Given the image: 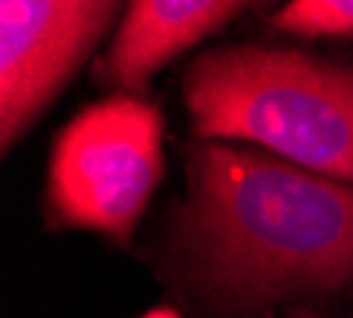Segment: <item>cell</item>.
Wrapping results in <instances>:
<instances>
[{"mask_svg": "<svg viewBox=\"0 0 353 318\" xmlns=\"http://www.w3.org/2000/svg\"><path fill=\"white\" fill-rule=\"evenodd\" d=\"M245 3L223 0H134L108 45L99 77L108 86L143 92L150 77L172 57L223 29Z\"/></svg>", "mask_w": 353, "mask_h": 318, "instance_id": "obj_5", "label": "cell"}, {"mask_svg": "<svg viewBox=\"0 0 353 318\" xmlns=\"http://www.w3.org/2000/svg\"><path fill=\"white\" fill-rule=\"evenodd\" d=\"M185 106L197 137H236L353 185V67L293 48L230 45L191 61Z\"/></svg>", "mask_w": 353, "mask_h": 318, "instance_id": "obj_2", "label": "cell"}, {"mask_svg": "<svg viewBox=\"0 0 353 318\" xmlns=\"http://www.w3.org/2000/svg\"><path fill=\"white\" fill-rule=\"evenodd\" d=\"M163 179V112L134 96L83 108L54 140L48 210L128 245Z\"/></svg>", "mask_w": 353, "mask_h": 318, "instance_id": "obj_3", "label": "cell"}, {"mask_svg": "<svg viewBox=\"0 0 353 318\" xmlns=\"http://www.w3.org/2000/svg\"><path fill=\"white\" fill-rule=\"evenodd\" d=\"M290 35H353V0H293L274 17Z\"/></svg>", "mask_w": 353, "mask_h": 318, "instance_id": "obj_6", "label": "cell"}, {"mask_svg": "<svg viewBox=\"0 0 353 318\" xmlns=\"http://www.w3.org/2000/svg\"><path fill=\"white\" fill-rule=\"evenodd\" d=\"M181 239L242 306L353 284V185L232 143L188 150Z\"/></svg>", "mask_w": 353, "mask_h": 318, "instance_id": "obj_1", "label": "cell"}, {"mask_svg": "<svg viewBox=\"0 0 353 318\" xmlns=\"http://www.w3.org/2000/svg\"><path fill=\"white\" fill-rule=\"evenodd\" d=\"M118 3L7 0L0 3V137L3 150L29 131L102 39Z\"/></svg>", "mask_w": 353, "mask_h": 318, "instance_id": "obj_4", "label": "cell"}, {"mask_svg": "<svg viewBox=\"0 0 353 318\" xmlns=\"http://www.w3.org/2000/svg\"><path fill=\"white\" fill-rule=\"evenodd\" d=\"M296 318H315V315H309V312H303V315H296Z\"/></svg>", "mask_w": 353, "mask_h": 318, "instance_id": "obj_8", "label": "cell"}, {"mask_svg": "<svg viewBox=\"0 0 353 318\" xmlns=\"http://www.w3.org/2000/svg\"><path fill=\"white\" fill-rule=\"evenodd\" d=\"M143 318H179L172 309H157V312H150V315H143Z\"/></svg>", "mask_w": 353, "mask_h": 318, "instance_id": "obj_7", "label": "cell"}]
</instances>
